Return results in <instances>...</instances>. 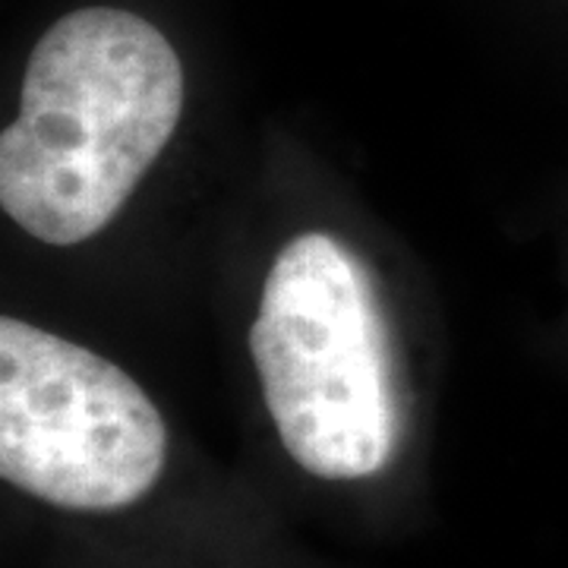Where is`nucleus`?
<instances>
[{"label":"nucleus","mask_w":568,"mask_h":568,"mask_svg":"<svg viewBox=\"0 0 568 568\" xmlns=\"http://www.w3.org/2000/svg\"><path fill=\"white\" fill-rule=\"evenodd\" d=\"M183 111V63L149 20L85 7L32 48L20 118L0 136V205L29 237H95L164 152Z\"/></svg>","instance_id":"1"},{"label":"nucleus","mask_w":568,"mask_h":568,"mask_svg":"<svg viewBox=\"0 0 568 568\" xmlns=\"http://www.w3.org/2000/svg\"><path fill=\"white\" fill-rule=\"evenodd\" d=\"M250 354L282 446L323 480L373 477L402 433L388 332L361 260L328 234L284 244Z\"/></svg>","instance_id":"2"},{"label":"nucleus","mask_w":568,"mask_h":568,"mask_svg":"<svg viewBox=\"0 0 568 568\" xmlns=\"http://www.w3.org/2000/svg\"><path fill=\"white\" fill-rule=\"evenodd\" d=\"M168 429L121 366L0 320V474L70 511H118L159 484Z\"/></svg>","instance_id":"3"}]
</instances>
